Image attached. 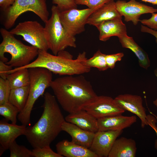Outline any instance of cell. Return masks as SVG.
<instances>
[{"label": "cell", "mask_w": 157, "mask_h": 157, "mask_svg": "<svg viewBox=\"0 0 157 157\" xmlns=\"http://www.w3.org/2000/svg\"><path fill=\"white\" fill-rule=\"evenodd\" d=\"M137 148L134 140L121 137L115 141L108 157H135Z\"/></svg>", "instance_id": "cell-21"}, {"label": "cell", "mask_w": 157, "mask_h": 157, "mask_svg": "<svg viewBox=\"0 0 157 157\" xmlns=\"http://www.w3.org/2000/svg\"><path fill=\"white\" fill-rule=\"evenodd\" d=\"M123 130L98 131L95 133L90 150L98 157H107L113 145Z\"/></svg>", "instance_id": "cell-13"}, {"label": "cell", "mask_w": 157, "mask_h": 157, "mask_svg": "<svg viewBox=\"0 0 157 157\" xmlns=\"http://www.w3.org/2000/svg\"><path fill=\"white\" fill-rule=\"evenodd\" d=\"M147 120L148 125H149L154 131L157 136V128L156 125L157 122L156 119L150 115H147ZM155 147L157 150V139L155 143Z\"/></svg>", "instance_id": "cell-35"}, {"label": "cell", "mask_w": 157, "mask_h": 157, "mask_svg": "<svg viewBox=\"0 0 157 157\" xmlns=\"http://www.w3.org/2000/svg\"><path fill=\"white\" fill-rule=\"evenodd\" d=\"M62 129L70 135L72 141L89 149L91 146L95 134L94 133L84 130L66 121L62 124Z\"/></svg>", "instance_id": "cell-19"}, {"label": "cell", "mask_w": 157, "mask_h": 157, "mask_svg": "<svg viewBox=\"0 0 157 157\" xmlns=\"http://www.w3.org/2000/svg\"><path fill=\"white\" fill-rule=\"evenodd\" d=\"M123 48L130 49L138 58L140 66L146 69L150 67V62L147 53L134 40L133 37L127 34L118 37Z\"/></svg>", "instance_id": "cell-22"}, {"label": "cell", "mask_w": 157, "mask_h": 157, "mask_svg": "<svg viewBox=\"0 0 157 157\" xmlns=\"http://www.w3.org/2000/svg\"><path fill=\"white\" fill-rule=\"evenodd\" d=\"M110 0H75L77 5H85L88 8L96 9L99 8Z\"/></svg>", "instance_id": "cell-31"}, {"label": "cell", "mask_w": 157, "mask_h": 157, "mask_svg": "<svg viewBox=\"0 0 157 157\" xmlns=\"http://www.w3.org/2000/svg\"><path fill=\"white\" fill-rule=\"evenodd\" d=\"M106 55L99 49L92 57L89 59L87 58L83 61L82 63L87 67L96 68L100 71H104L109 68L106 61Z\"/></svg>", "instance_id": "cell-25"}, {"label": "cell", "mask_w": 157, "mask_h": 157, "mask_svg": "<svg viewBox=\"0 0 157 157\" xmlns=\"http://www.w3.org/2000/svg\"><path fill=\"white\" fill-rule=\"evenodd\" d=\"M28 69L30 83L29 92L26 105L17 116V119L22 124L30 125L31 115L35 102L44 93L45 89L50 87L52 81V72L42 67Z\"/></svg>", "instance_id": "cell-5"}, {"label": "cell", "mask_w": 157, "mask_h": 157, "mask_svg": "<svg viewBox=\"0 0 157 157\" xmlns=\"http://www.w3.org/2000/svg\"><path fill=\"white\" fill-rule=\"evenodd\" d=\"M11 88L7 79L0 78V105L8 102Z\"/></svg>", "instance_id": "cell-29"}, {"label": "cell", "mask_w": 157, "mask_h": 157, "mask_svg": "<svg viewBox=\"0 0 157 157\" xmlns=\"http://www.w3.org/2000/svg\"><path fill=\"white\" fill-rule=\"evenodd\" d=\"M8 81L11 89L29 85L30 78L28 69H18L8 76Z\"/></svg>", "instance_id": "cell-24"}, {"label": "cell", "mask_w": 157, "mask_h": 157, "mask_svg": "<svg viewBox=\"0 0 157 157\" xmlns=\"http://www.w3.org/2000/svg\"><path fill=\"white\" fill-rule=\"evenodd\" d=\"M19 110L9 102L0 105V115L8 121L12 123L16 124Z\"/></svg>", "instance_id": "cell-26"}, {"label": "cell", "mask_w": 157, "mask_h": 157, "mask_svg": "<svg viewBox=\"0 0 157 157\" xmlns=\"http://www.w3.org/2000/svg\"><path fill=\"white\" fill-rule=\"evenodd\" d=\"M145 2H148L153 5H157V0H141Z\"/></svg>", "instance_id": "cell-38"}, {"label": "cell", "mask_w": 157, "mask_h": 157, "mask_svg": "<svg viewBox=\"0 0 157 157\" xmlns=\"http://www.w3.org/2000/svg\"><path fill=\"white\" fill-rule=\"evenodd\" d=\"M156 120H157V117H156ZM156 127H157V125H156Z\"/></svg>", "instance_id": "cell-40"}, {"label": "cell", "mask_w": 157, "mask_h": 157, "mask_svg": "<svg viewBox=\"0 0 157 157\" xmlns=\"http://www.w3.org/2000/svg\"><path fill=\"white\" fill-rule=\"evenodd\" d=\"M29 92V85L11 89L8 102L16 107L20 112L24 108Z\"/></svg>", "instance_id": "cell-23"}, {"label": "cell", "mask_w": 157, "mask_h": 157, "mask_svg": "<svg viewBox=\"0 0 157 157\" xmlns=\"http://www.w3.org/2000/svg\"><path fill=\"white\" fill-rule=\"evenodd\" d=\"M98 131H119L130 127L137 121L136 116H124L122 115L97 119Z\"/></svg>", "instance_id": "cell-16"}, {"label": "cell", "mask_w": 157, "mask_h": 157, "mask_svg": "<svg viewBox=\"0 0 157 157\" xmlns=\"http://www.w3.org/2000/svg\"><path fill=\"white\" fill-rule=\"evenodd\" d=\"M10 31L14 35L21 36L25 41L39 50L47 51L49 49L44 27L37 21L20 22Z\"/></svg>", "instance_id": "cell-8"}, {"label": "cell", "mask_w": 157, "mask_h": 157, "mask_svg": "<svg viewBox=\"0 0 157 157\" xmlns=\"http://www.w3.org/2000/svg\"><path fill=\"white\" fill-rule=\"evenodd\" d=\"M26 126L22 124H9L8 121L3 119L0 121V156L9 149L11 143L19 136L24 134Z\"/></svg>", "instance_id": "cell-14"}, {"label": "cell", "mask_w": 157, "mask_h": 157, "mask_svg": "<svg viewBox=\"0 0 157 157\" xmlns=\"http://www.w3.org/2000/svg\"><path fill=\"white\" fill-rule=\"evenodd\" d=\"M119 17L122 16L116 9L115 2L110 0L91 14L87 24L97 27L105 21Z\"/></svg>", "instance_id": "cell-15"}, {"label": "cell", "mask_w": 157, "mask_h": 157, "mask_svg": "<svg viewBox=\"0 0 157 157\" xmlns=\"http://www.w3.org/2000/svg\"><path fill=\"white\" fill-rule=\"evenodd\" d=\"M97 8L80 10L72 8L60 11V19L67 31L75 36L85 31V26L88 17Z\"/></svg>", "instance_id": "cell-9"}, {"label": "cell", "mask_w": 157, "mask_h": 157, "mask_svg": "<svg viewBox=\"0 0 157 157\" xmlns=\"http://www.w3.org/2000/svg\"><path fill=\"white\" fill-rule=\"evenodd\" d=\"M0 32L2 38L0 44V60L18 68L28 65L37 56L38 49L36 47L25 44L5 28H1Z\"/></svg>", "instance_id": "cell-4"}, {"label": "cell", "mask_w": 157, "mask_h": 157, "mask_svg": "<svg viewBox=\"0 0 157 157\" xmlns=\"http://www.w3.org/2000/svg\"><path fill=\"white\" fill-rule=\"evenodd\" d=\"M53 3L58 7L60 11L72 8H77L75 0H52Z\"/></svg>", "instance_id": "cell-30"}, {"label": "cell", "mask_w": 157, "mask_h": 157, "mask_svg": "<svg viewBox=\"0 0 157 157\" xmlns=\"http://www.w3.org/2000/svg\"><path fill=\"white\" fill-rule=\"evenodd\" d=\"M58 103L55 96L46 92L41 117L33 126L26 127L24 135L33 148L50 146L62 131L65 120Z\"/></svg>", "instance_id": "cell-2"}, {"label": "cell", "mask_w": 157, "mask_h": 157, "mask_svg": "<svg viewBox=\"0 0 157 157\" xmlns=\"http://www.w3.org/2000/svg\"><path fill=\"white\" fill-rule=\"evenodd\" d=\"M50 87L58 103L69 113L83 109L98 96L90 82L82 75L57 78Z\"/></svg>", "instance_id": "cell-1"}, {"label": "cell", "mask_w": 157, "mask_h": 157, "mask_svg": "<svg viewBox=\"0 0 157 157\" xmlns=\"http://www.w3.org/2000/svg\"><path fill=\"white\" fill-rule=\"evenodd\" d=\"M33 157H63L57 153L54 152L50 146L37 147L32 150Z\"/></svg>", "instance_id": "cell-28"}, {"label": "cell", "mask_w": 157, "mask_h": 157, "mask_svg": "<svg viewBox=\"0 0 157 157\" xmlns=\"http://www.w3.org/2000/svg\"><path fill=\"white\" fill-rule=\"evenodd\" d=\"M87 58L85 51L80 53L76 58L74 59L73 56L65 50L54 55L47 51L38 49V55L35 60L24 66L15 68L10 72L13 73L23 68L42 67L60 75H81L89 72L91 70V68L82 63V62Z\"/></svg>", "instance_id": "cell-3"}, {"label": "cell", "mask_w": 157, "mask_h": 157, "mask_svg": "<svg viewBox=\"0 0 157 157\" xmlns=\"http://www.w3.org/2000/svg\"><path fill=\"white\" fill-rule=\"evenodd\" d=\"M154 73L155 76L157 77V68L154 70ZM153 104L156 106L157 109V97L155 100L153 101Z\"/></svg>", "instance_id": "cell-39"}, {"label": "cell", "mask_w": 157, "mask_h": 157, "mask_svg": "<svg viewBox=\"0 0 157 157\" xmlns=\"http://www.w3.org/2000/svg\"><path fill=\"white\" fill-rule=\"evenodd\" d=\"M56 148L57 153L63 157H98L89 149L67 140L58 142Z\"/></svg>", "instance_id": "cell-18"}, {"label": "cell", "mask_w": 157, "mask_h": 157, "mask_svg": "<svg viewBox=\"0 0 157 157\" xmlns=\"http://www.w3.org/2000/svg\"><path fill=\"white\" fill-rule=\"evenodd\" d=\"M65 119L84 130L94 133L98 131L97 119L84 109L69 113Z\"/></svg>", "instance_id": "cell-20"}, {"label": "cell", "mask_w": 157, "mask_h": 157, "mask_svg": "<svg viewBox=\"0 0 157 157\" xmlns=\"http://www.w3.org/2000/svg\"><path fill=\"white\" fill-rule=\"evenodd\" d=\"M124 56V54L123 52L111 54H106V60L108 68L111 69H113L115 67L116 62L121 61Z\"/></svg>", "instance_id": "cell-32"}, {"label": "cell", "mask_w": 157, "mask_h": 157, "mask_svg": "<svg viewBox=\"0 0 157 157\" xmlns=\"http://www.w3.org/2000/svg\"><path fill=\"white\" fill-rule=\"evenodd\" d=\"M83 109L96 119L122 115L125 111L115 103L114 99L110 97L97 96L86 105Z\"/></svg>", "instance_id": "cell-10"}, {"label": "cell", "mask_w": 157, "mask_h": 157, "mask_svg": "<svg viewBox=\"0 0 157 157\" xmlns=\"http://www.w3.org/2000/svg\"><path fill=\"white\" fill-rule=\"evenodd\" d=\"M116 3V8L120 15L124 17L126 22L131 21L137 25L140 16L143 14L157 12V8L140 3L136 0L126 1L118 0Z\"/></svg>", "instance_id": "cell-11"}, {"label": "cell", "mask_w": 157, "mask_h": 157, "mask_svg": "<svg viewBox=\"0 0 157 157\" xmlns=\"http://www.w3.org/2000/svg\"><path fill=\"white\" fill-rule=\"evenodd\" d=\"M9 149L10 157H32V151L25 146L18 144L15 140L10 145Z\"/></svg>", "instance_id": "cell-27"}, {"label": "cell", "mask_w": 157, "mask_h": 157, "mask_svg": "<svg viewBox=\"0 0 157 157\" xmlns=\"http://www.w3.org/2000/svg\"><path fill=\"white\" fill-rule=\"evenodd\" d=\"M16 0H0L1 10L4 11L13 5Z\"/></svg>", "instance_id": "cell-36"}, {"label": "cell", "mask_w": 157, "mask_h": 157, "mask_svg": "<svg viewBox=\"0 0 157 157\" xmlns=\"http://www.w3.org/2000/svg\"><path fill=\"white\" fill-rule=\"evenodd\" d=\"M27 11L35 13L44 23L49 19L46 0H16L13 5L1 11L2 25L5 28L9 29L19 16Z\"/></svg>", "instance_id": "cell-7"}, {"label": "cell", "mask_w": 157, "mask_h": 157, "mask_svg": "<svg viewBox=\"0 0 157 157\" xmlns=\"http://www.w3.org/2000/svg\"><path fill=\"white\" fill-rule=\"evenodd\" d=\"M140 30L142 32L149 33L154 36L156 38V41L157 43V31L143 25H141Z\"/></svg>", "instance_id": "cell-37"}, {"label": "cell", "mask_w": 157, "mask_h": 157, "mask_svg": "<svg viewBox=\"0 0 157 157\" xmlns=\"http://www.w3.org/2000/svg\"><path fill=\"white\" fill-rule=\"evenodd\" d=\"M60 11L56 6H53L51 17L45 23L44 27L49 49L54 55L67 47H76L75 36L67 31L61 22Z\"/></svg>", "instance_id": "cell-6"}, {"label": "cell", "mask_w": 157, "mask_h": 157, "mask_svg": "<svg viewBox=\"0 0 157 157\" xmlns=\"http://www.w3.org/2000/svg\"><path fill=\"white\" fill-rule=\"evenodd\" d=\"M151 14V16L150 18L140 20V22L143 25L157 31V14L153 13Z\"/></svg>", "instance_id": "cell-33"}, {"label": "cell", "mask_w": 157, "mask_h": 157, "mask_svg": "<svg viewBox=\"0 0 157 157\" xmlns=\"http://www.w3.org/2000/svg\"><path fill=\"white\" fill-rule=\"evenodd\" d=\"M96 27L99 32V40L102 41H106L112 36L118 37L127 34L126 26L122 17L105 21Z\"/></svg>", "instance_id": "cell-17"}, {"label": "cell", "mask_w": 157, "mask_h": 157, "mask_svg": "<svg viewBox=\"0 0 157 157\" xmlns=\"http://www.w3.org/2000/svg\"><path fill=\"white\" fill-rule=\"evenodd\" d=\"M12 67L6 63L0 60V76L4 79H6L9 74L8 72L13 69Z\"/></svg>", "instance_id": "cell-34"}, {"label": "cell", "mask_w": 157, "mask_h": 157, "mask_svg": "<svg viewBox=\"0 0 157 157\" xmlns=\"http://www.w3.org/2000/svg\"><path fill=\"white\" fill-rule=\"evenodd\" d=\"M114 99L120 108L135 115L139 118L142 128L148 125L146 110L143 105V100L140 96L128 94H121Z\"/></svg>", "instance_id": "cell-12"}]
</instances>
